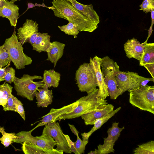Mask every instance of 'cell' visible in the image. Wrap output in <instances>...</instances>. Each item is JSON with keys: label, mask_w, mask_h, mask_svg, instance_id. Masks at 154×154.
I'll list each match as a JSON object with an SVG mask.
<instances>
[{"label": "cell", "mask_w": 154, "mask_h": 154, "mask_svg": "<svg viewBox=\"0 0 154 154\" xmlns=\"http://www.w3.org/2000/svg\"><path fill=\"white\" fill-rule=\"evenodd\" d=\"M51 10L54 15L64 19L75 25L79 31L93 32L98 27V24L89 19L76 9L67 0H53Z\"/></svg>", "instance_id": "cell-1"}, {"label": "cell", "mask_w": 154, "mask_h": 154, "mask_svg": "<svg viewBox=\"0 0 154 154\" xmlns=\"http://www.w3.org/2000/svg\"><path fill=\"white\" fill-rule=\"evenodd\" d=\"M99 88H96L87 92V96L82 97L77 100L78 104L72 112L60 116L58 120L79 117L99 106L108 104L106 100L102 99L99 96Z\"/></svg>", "instance_id": "cell-2"}, {"label": "cell", "mask_w": 154, "mask_h": 154, "mask_svg": "<svg viewBox=\"0 0 154 154\" xmlns=\"http://www.w3.org/2000/svg\"><path fill=\"white\" fill-rule=\"evenodd\" d=\"M129 102L141 110L154 114V86L146 85L129 90Z\"/></svg>", "instance_id": "cell-3"}, {"label": "cell", "mask_w": 154, "mask_h": 154, "mask_svg": "<svg viewBox=\"0 0 154 154\" xmlns=\"http://www.w3.org/2000/svg\"><path fill=\"white\" fill-rule=\"evenodd\" d=\"M3 45L8 53L10 61L13 63L16 69H24L25 66L32 63L31 58L23 52V48L18 39L15 29L12 36L6 39Z\"/></svg>", "instance_id": "cell-4"}, {"label": "cell", "mask_w": 154, "mask_h": 154, "mask_svg": "<svg viewBox=\"0 0 154 154\" xmlns=\"http://www.w3.org/2000/svg\"><path fill=\"white\" fill-rule=\"evenodd\" d=\"M100 67L109 96L111 100L116 99L122 95L117 88L115 79L116 73L119 70V66L116 62L106 56L102 58Z\"/></svg>", "instance_id": "cell-5"}, {"label": "cell", "mask_w": 154, "mask_h": 154, "mask_svg": "<svg viewBox=\"0 0 154 154\" xmlns=\"http://www.w3.org/2000/svg\"><path fill=\"white\" fill-rule=\"evenodd\" d=\"M42 79L41 76H31L26 74L20 78L15 76L13 82L17 95L29 100H33L35 96V92L39 88H42L44 85L42 81L34 82V80Z\"/></svg>", "instance_id": "cell-6"}, {"label": "cell", "mask_w": 154, "mask_h": 154, "mask_svg": "<svg viewBox=\"0 0 154 154\" xmlns=\"http://www.w3.org/2000/svg\"><path fill=\"white\" fill-rule=\"evenodd\" d=\"M117 88L121 94L126 91L139 86H144L149 82H154V78H145L135 72L118 70L115 76Z\"/></svg>", "instance_id": "cell-7"}, {"label": "cell", "mask_w": 154, "mask_h": 154, "mask_svg": "<svg viewBox=\"0 0 154 154\" xmlns=\"http://www.w3.org/2000/svg\"><path fill=\"white\" fill-rule=\"evenodd\" d=\"M76 84L81 92L92 91L97 86L94 72L89 63L81 64L75 73Z\"/></svg>", "instance_id": "cell-8"}, {"label": "cell", "mask_w": 154, "mask_h": 154, "mask_svg": "<svg viewBox=\"0 0 154 154\" xmlns=\"http://www.w3.org/2000/svg\"><path fill=\"white\" fill-rule=\"evenodd\" d=\"M42 135L51 136L55 140L57 143L56 150L67 153H72L58 122H51L45 125Z\"/></svg>", "instance_id": "cell-9"}, {"label": "cell", "mask_w": 154, "mask_h": 154, "mask_svg": "<svg viewBox=\"0 0 154 154\" xmlns=\"http://www.w3.org/2000/svg\"><path fill=\"white\" fill-rule=\"evenodd\" d=\"M119 123L116 122L112 123V126L107 130L108 136L104 138V143L97 146V149L91 151L88 154H107L114 152V146L120 136L121 132L125 128L124 126L120 128L118 126Z\"/></svg>", "instance_id": "cell-10"}, {"label": "cell", "mask_w": 154, "mask_h": 154, "mask_svg": "<svg viewBox=\"0 0 154 154\" xmlns=\"http://www.w3.org/2000/svg\"><path fill=\"white\" fill-rule=\"evenodd\" d=\"M34 130L33 128L29 131H21L19 132L16 134V139L13 142L22 144L24 142H28L43 148L54 149L57 143L52 137L42 135L34 137L32 135L31 132Z\"/></svg>", "instance_id": "cell-11"}, {"label": "cell", "mask_w": 154, "mask_h": 154, "mask_svg": "<svg viewBox=\"0 0 154 154\" xmlns=\"http://www.w3.org/2000/svg\"><path fill=\"white\" fill-rule=\"evenodd\" d=\"M78 103L79 102L77 100L72 103L64 106L60 108L51 109L48 113L41 118L42 119L39 121L41 122L38 123L34 128V129L39 127L44 126L50 122H56L58 120L60 116L72 112L77 106Z\"/></svg>", "instance_id": "cell-12"}, {"label": "cell", "mask_w": 154, "mask_h": 154, "mask_svg": "<svg viewBox=\"0 0 154 154\" xmlns=\"http://www.w3.org/2000/svg\"><path fill=\"white\" fill-rule=\"evenodd\" d=\"M102 58L95 56L93 58H90L89 63L95 72L97 86L99 87L98 95L102 99L105 100L109 96L107 87L105 84L104 78L101 70L100 63Z\"/></svg>", "instance_id": "cell-13"}, {"label": "cell", "mask_w": 154, "mask_h": 154, "mask_svg": "<svg viewBox=\"0 0 154 154\" xmlns=\"http://www.w3.org/2000/svg\"><path fill=\"white\" fill-rule=\"evenodd\" d=\"M112 104H105L98 106L91 109L80 116L84 120L85 124L94 125L98 119L106 116L114 110Z\"/></svg>", "instance_id": "cell-14"}, {"label": "cell", "mask_w": 154, "mask_h": 154, "mask_svg": "<svg viewBox=\"0 0 154 154\" xmlns=\"http://www.w3.org/2000/svg\"><path fill=\"white\" fill-rule=\"evenodd\" d=\"M19 8L14 3L5 1L0 6V17L7 18L11 26L16 27L19 18Z\"/></svg>", "instance_id": "cell-15"}, {"label": "cell", "mask_w": 154, "mask_h": 154, "mask_svg": "<svg viewBox=\"0 0 154 154\" xmlns=\"http://www.w3.org/2000/svg\"><path fill=\"white\" fill-rule=\"evenodd\" d=\"M38 24L32 20L27 19L22 26L17 29V36L22 45L26 43L27 39L35 33L38 32Z\"/></svg>", "instance_id": "cell-16"}, {"label": "cell", "mask_w": 154, "mask_h": 154, "mask_svg": "<svg viewBox=\"0 0 154 154\" xmlns=\"http://www.w3.org/2000/svg\"><path fill=\"white\" fill-rule=\"evenodd\" d=\"M126 56L129 58H134L140 61L145 49V45L140 44L136 39H128L124 45Z\"/></svg>", "instance_id": "cell-17"}, {"label": "cell", "mask_w": 154, "mask_h": 154, "mask_svg": "<svg viewBox=\"0 0 154 154\" xmlns=\"http://www.w3.org/2000/svg\"><path fill=\"white\" fill-rule=\"evenodd\" d=\"M65 44L60 42L54 41L51 42L47 52L48 58L47 60L53 63L54 67L56 66L58 61L62 56Z\"/></svg>", "instance_id": "cell-18"}, {"label": "cell", "mask_w": 154, "mask_h": 154, "mask_svg": "<svg viewBox=\"0 0 154 154\" xmlns=\"http://www.w3.org/2000/svg\"><path fill=\"white\" fill-rule=\"evenodd\" d=\"M22 150L25 154H63V152L56 149L43 148L31 143L24 142L22 143Z\"/></svg>", "instance_id": "cell-19"}, {"label": "cell", "mask_w": 154, "mask_h": 154, "mask_svg": "<svg viewBox=\"0 0 154 154\" xmlns=\"http://www.w3.org/2000/svg\"><path fill=\"white\" fill-rule=\"evenodd\" d=\"M67 0L70 2L76 9L87 18L94 21L97 24L100 23L99 17L93 9L92 5H84L79 3L76 0Z\"/></svg>", "instance_id": "cell-20"}, {"label": "cell", "mask_w": 154, "mask_h": 154, "mask_svg": "<svg viewBox=\"0 0 154 154\" xmlns=\"http://www.w3.org/2000/svg\"><path fill=\"white\" fill-rule=\"evenodd\" d=\"M35 97L37 101V106L47 107L52 102V90H49L44 85L39 88L35 92Z\"/></svg>", "instance_id": "cell-21"}, {"label": "cell", "mask_w": 154, "mask_h": 154, "mask_svg": "<svg viewBox=\"0 0 154 154\" xmlns=\"http://www.w3.org/2000/svg\"><path fill=\"white\" fill-rule=\"evenodd\" d=\"M60 76L59 72L54 69L45 70L42 82L44 83V85L47 88L51 87L57 88L59 85Z\"/></svg>", "instance_id": "cell-22"}, {"label": "cell", "mask_w": 154, "mask_h": 154, "mask_svg": "<svg viewBox=\"0 0 154 154\" xmlns=\"http://www.w3.org/2000/svg\"><path fill=\"white\" fill-rule=\"evenodd\" d=\"M50 36L48 33L38 32V35L34 43L32 45L33 50L40 53L47 52L50 45Z\"/></svg>", "instance_id": "cell-23"}, {"label": "cell", "mask_w": 154, "mask_h": 154, "mask_svg": "<svg viewBox=\"0 0 154 154\" xmlns=\"http://www.w3.org/2000/svg\"><path fill=\"white\" fill-rule=\"evenodd\" d=\"M121 109V107H119L115 110L110 112L107 115L97 119L94 124V126L88 132L82 133V140H88L89 137L96 131L100 128L102 125L107 121L108 120L113 116Z\"/></svg>", "instance_id": "cell-24"}, {"label": "cell", "mask_w": 154, "mask_h": 154, "mask_svg": "<svg viewBox=\"0 0 154 154\" xmlns=\"http://www.w3.org/2000/svg\"><path fill=\"white\" fill-rule=\"evenodd\" d=\"M145 49L140 61V65L143 66L146 64H154V43H146Z\"/></svg>", "instance_id": "cell-25"}, {"label": "cell", "mask_w": 154, "mask_h": 154, "mask_svg": "<svg viewBox=\"0 0 154 154\" xmlns=\"http://www.w3.org/2000/svg\"><path fill=\"white\" fill-rule=\"evenodd\" d=\"M68 125L72 132L76 136V141L73 142V147L71 152L75 154L84 153L85 147L88 142V140L84 141L80 138L79 135V133L74 126L68 124Z\"/></svg>", "instance_id": "cell-26"}, {"label": "cell", "mask_w": 154, "mask_h": 154, "mask_svg": "<svg viewBox=\"0 0 154 154\" xmlns=\"http://www.w3.org/2000/svg\"><path fill=\"white\" fill-rule=\"evenodd\" d=\"M6 82L0 85V105L3 107L6 105L13 88V87Z\"/></svg>", "instance_id": "cell-27"}, {"label": "cell", "mask_w": 154, "mask_h": 154, "mask_svg": "<svg viewBox=\"0 0 154 154\" xmlns=\"http://www.w3.org/2000/svg\"><path fill=\"white\" fill-rule=\"evenodd\" d=\"M134 154H154V141L151 140L146 143L138 145L134 149Z\"/></svg>", "instance_id": "cell-28"}, {"label": "cell", "mask_w": 154, "mask_h": 154, "mask_svg": "<svg viewBox=\"0 0 154 154\" xmlns=\"http://www.w3.org/2000/svg\"><path fill=\"white\" fill-rule=\"evenodd\" d=\"M5 130L4 127H0V132L2 134V137L0 138V141L5 147H8L16 139L17 135L14 133L6 132Z\"/></svg>", "instance_id": "cell-29"}, {"label": "cell", "mask_w": 154, "mask_h": 154, "mask_svg": "<svg viewBox=\"0 0 154 154\" xmlns=\"http://www.w3.org/2000/svg\"><path fill=\"white\" fill-rule=\"evenodd\" d=\"M58 27L65 34L73 35L75 38H77V35L79 32L76 26L70 22L66 25L58 26Z\"/></svg>", "instance_id": "cell-30"}, {"label": "cell", "mask_w": 154, "mask_h": 154, "mask_svg": "<svg viewBox=\"0 0 154 154\" xmlns=\"http://www.w3.org/2000/svg\"><path fill=\"white\" fill-rule=\"evenodd\" d=\"M10 62L8 53L4 45L0 46V67L5 66Z\"/></svg>", "instance_id": "cell-31"}, {"label": "cell", "mask_w": 154, "mask_h": 154, "mask_svg": "<svg viewBox=\"0 0 154 154\" xmlns=\"http://www.w3.org/2000/svg\"><path fill=\"white\" fill-rule=\"evenodd\" d=\"M5 75L4 77L5 81L6 82L11 84L14 80L15 73V70L12 67L6 66L5 68Z\"/></svg>", "instance_id": "cell-32"}, {"label": "cell", "mask_w": 154, "mask_h": 154, "mask_svg": "<svg viewBox=\"0 0 154 154\" xmlns=\"http://www.w3.org/2000/svg\"><path fill=\"white\" fill-rule=\"evenodd\" d=\"M12 96L13 101L15 105L16 112L20 114L24 120H25V114L23 103L13 95Z\"/></svg>", "instance_id": "cell-33"}, {"label": "cell", "mask_w": 154, "mask_h": 154, "mask_svg": "<svg viewBox=\"0 0 154 154\" xmlns=\"http://www.w3.org/2000/svg\"><path fill=\"white\" fill-rule=\"evenodd\" d=\"M140 7V10L144 12H150L151 10L154 9V0H144Z\"/></svg>", "instance_id": "cell-34"}, {"label": "cell", "mask_w": 154, "mask_h": 154, "mask_svg": "<svg viewBox=\"0 0 154 154\" xmlns=\"http://www.w3.org/2000/svg\"><path fill=\"white\" fill-rule=\"evenodd\" d=\"M12 95L11 94L10 95L6 105L3 107V109L5 111H11L16 112L15 105L12 98Z\"/></svg>", "instance_id": "cell-35"}, {"label": "cell", "mask_w": 154, "mask_h": 154, "mask_svg": "<svg viewBox=\"0 0 154 154\" xmlns=\"http://www.w3.org/2000/svg\"><path fill=\"white\" fill-rule=\"evenodd\" d=\"M154 9H153L151 10V24L150 27L149 28V30H148V35L147 37V39L145 41L146 42H147V40L149 38L150 36L152 34V26L154 23Z\"/></svg>", "instance_id": "cell-36"}, {"label": "cell", "mask_w": 154, "mask_h": 154, "mask_svg": "<svg viewBox=\"0 0 154 154\" xmlns=\"http://www.w3.org/2000/svg\"><path fill=\"white\" fill-rule=\"evenodd\" d=\"M149 72L152 77L154 78V64L145 65L143 66Z\"/></svg>", "instance_id": "cell-37"}, {"label": "cell", "mask_w": 154, "mask_h": 154, "mask_svg": "<svg viewBox=\"0 0 154 154\" xmlns=\"http://www.w3.org/2000/svg\"><path fill=\"white\" fill-rule=\"evenodd\" d=\"M38 35V32L35 33L27 39V42L30 43L31 45H32L35 42Z\"/></svg>", "instance_id": "cell-38"}, {"label": "cell", "mask_w": 154, "mask_h": 154, "mask_svg": "<svg viewBox=\"0 0 154 154\" xmlns=\"http://www.w3.org/2000/svg\"><path fill=\"white\" fill-rule=\"evenodd\" d=\"M5 68H2L0 67V82L5 80L4 77L5 75Z\"/></svg>", "instance_id": "cell-39"}, {"label": "cell", "mask_w": 154, "mask_h": 154, "mask_svg": "<svg viewBox=\"0 0 154 154\" xmlns=\"http://www.w3.org/2000/svg\"><path fill=\"white\" fill-rule=\"evenodd\" d=\"M27 6H28L27 9L26 11H24V12H23V13L22 15H23V14L26 12L29 9L35 7V4L30 2H29L28 3Z\"/></svg>", "instance_id": "cell-40"}, {"label": "cell", "mask_w": 154, "mask_h": 154, "mask_svg": "<svg viewBox=\"0 0 154 154\" xmlns=\"http://www.w3.org/2000/svg\"><path fill=\"white\" fill-rule=\"evenodd\" d=\"M35 6H38V7H45L46 8H48L49 9H51V7H48L45 5V4L43 3V2L42 3V4H38L36 3L35 4Z\"/></svg>", "instance_id": "cell-41"}, {"label": "cell", "mask_w": 154, "mask_h": 154, "mask_svg": "<svg viewBox=\"0 0 154 154\" xmlns=\"http://www.w3.org/2000/svg\"><path fill=\"white\" fill-rule=\"evenodd\" d=\"M8 1L10 0H0V6H1L3 3V2L5 1Z\"/></svg>", "instance_id": "cell-42"}, {"label": "cell", "mask_w": 154, "mask_h": 154, "mask_svg": "<svg viewBox=\"0 0 154 154\" xmlns=\"http://www.w3.org/2000/svg\"><path fill=\"white\" fill-rule=\"evenodd\" d=\"M20 0H11L10 1L14 3L15 2L17 1H20Z\"/></svg>", "instance_id": "cell-43"}]
</instances>
